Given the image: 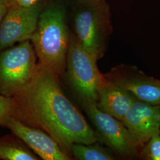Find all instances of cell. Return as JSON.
<instances>
[{
  "label": "cell",
  "mask_w": 160,
  "mask_h": 160,
  "mask_svg": "<svg viewBox=\"0 0 160 160\" xmlns=\"http://www.w3.org/2000/svg\"><path fill=\"white\" fill-rule=\"evenodd\" d=\"M40 1V0H16V1L12 4L23 8H32L38 6Z\"/></svg>",
  "instance_id": "2e32d148"
},
{
  "label": "cell",
  "mask_w": 160,
  "mask_h": 160,
  "mask_svg": "<svg viewBox=\"0 0 160 160\" xmlns=\"http://www.w3.org/2000/svg\"><path fill=\"white\" fill-rule=\"evenodd\" d=\"M75 36L81 45L96 58L106 53L113 28L106 0L81 1L74 17Z\"/></svg>",
  "instance_id": "3957f363"
},
{
  "label": "cell",
  "mask_w": 160,
  "mask_h": 160,
  "mask_svg": "<svg viewBox=\"0 0 160 160\" xmlns=\"http://www.w3.org/2000/svg\"><path fill=\"white\" fill-rule=\"evenodd\" d=\"M81 1H88V0H81Z\"/></svg>",
  "instance_id": "ffe728a7"
},
{
  "label": "cell",
  "mask_w": 160,
  "mask_h": 160,
  "mask_svg": "<svg viewBox=\"0 0 160 160\" xmlns=\"http://www.w3.org/2000/svg\"><path fill=\"white\" fill-rule=\"evenodd\" d=\"M59 75L38 62L30 85L14 98L15 118L27 126L45 132L72 158L73 143L91 144L100 137L65 96Z\"/></svg>",
  "instance_id": "6da1fadb"
},
{
  "label": "cell",
  "mask_w": 160,
  "mask_h": 160,
  "mask_svg": "<svg viewBox=\"0 0 160 160\" xmlns=\"http://www.w3.org/2000/svg\"><path fill=\"white\" fill-rule=\"evenodd\" d=\"M16 104L13 97L0 94V126L5 127L6 122L11 118H15Z\"/></svg>",
  "instance_id": "9a60e30c"
},
{
  "label": "cell",
  "mask_w": 160,
  "mask_h": 160,
  "mask_svg": "<svg viewBox=\"0 0 160 160\" xmlns=\"http://www.w3.org/2000/svg\"><path fill=\"white\" fill-rule=\"evenodd\" d=\"M7 1L8 4V2H10V3H12V4L16 1V0H7Z\"/></svg>",
  "instance_id": "ac0fdd59"
},
{
  "label": "cell",
  "mask_w": 160,
  "mask_h": 160,
  "mask_svg": "<svg viewBox=\"0 0 160 160\" xmlns=\"http://www.w3.org/2000/svg\"><path fill=\"white\" fill-rule=\"evenodd\" d=\"M159 134L160 135V129H159Z\"/></svg>",
  "instance_id": "d6986e66"
},
{
  "label": "cell",
  "mask_w": 160,
  "mask_h": 160,
  "mask_svg": "<svg viewBox=\"0 0 160 160\" xmlns=\"http://www.w3.org/2000/svg\"><path fill=\"white\" fill-rule=\"evenodd\" d=\"M138 156L146 160H160V135L152 136L139 151Z\"/></svg>",
  "instance_id": "5bb4252c"
},
{
  "label": "cell",
  "mask_w": 160,
  "mask_h": 160,
  "mask_svg": "<svg viewBox=\"0 0 160 160\" xmlns=\"http://www.w3.org/2000/svg\"><path fill=\"white\" fill-rule=\"evenodd\" d=\"M5 128L22 139L40 159L44 160H70L72 158L45 132L27 126L11 118Z\"/></svg>",
  "instance_id": "30bf717a"
},
{
  "label": "cell",
  "mask_w": 160,
  "mask_h": 160,
  "mask_svg": "<svg viewBox=\"0 0 160 160\" xmlns=\"http://www.w3.org/2000/svg\"><path fill=\"white\" fill-rule=\"evenodd\" d=\"M103 75L138 100L160 105V80L147 75L137 67L120 63Z\"/></svg>",
  "instance_id": "52a82bcc"
},
{
  "label": "cell",
  "mask_w": 160,
  "mask_h": 160,
  "mask_svg": "<svg viewBox=\"0 0 160 160\" xmlns=\"http://www.w3.org/2000/svg\"><path fill=\"white\" fill-rule=\"evenodd\" d=\"M98 142L91 144L73 143L71 147L72 159L77 160H116L114 153L100 145Z\"/></svg>",
  "instance_id": "4fadbf2b"
},
{
  "label": "cell",
  "mask_w": 160,
  "mask_h": 160,
  "mask_svg": "<svg viewBox=\"0 0 160 160\" xmlns=\"http://www.w3.org/2000/svg\"><path fill=\"white\" fill-rule=\"evenodd\" d=\"M69 38L63 7L52 6L40 12L30 39L39 63L59 76L63 75Z\"/></svg>",
  "instance_id": "7a4b0ae2"
},
{
  "label": "cell",
  "mask_w": 160,
  "mask_h": 160,
  "mask_svg": "<svg viewBox=\"0 0 160 160\" xmlns=\"http://www.w3.org/2000/svg\"><path fill=\"white\" fill-rule=\"evenodd\" d=\"M39 6L23 8L12 4L0 25V52L17 42L30 40L41 12Z\"/></svg>",
  "instance_id": "ba28073f"
},
{
  "label": "cell",
  "mask_w": 160,
  "mask_h": 160,
  "mask_svg": "<svg viewBox=\"0 0 160 160\" xmlns=\"http://www.w3.org/2000/svg\"><path fill=\"white\" fill-rule=\"evenodd\" d=\"M135 99L129 92L106 79L103 75L96 103L101 110L121 122Z\"/></svg>",
  "instance_id": "8fae6325"
},
{
  "label": "cell",
  "mask_w": 160,
  "mask_h": 160,
  "mask_svg": "<svg viewBox=\"0 0 160 160\" xmlns=\"http://www.w3.org/2000/svg\"><path fill=\"white\" fill-rule=\"evenodd\" d=\"M8 4L7 0H0V25L8 12Z\"/></svg>",
  "instance_id": "e0dca14e"
},
{
  "label": "cell",
  "mask_w": 160,
  "mask_h": 160,
  "mask_svg": "<svg viewBox=\"0 0 160 160\" xmlns=\"http://www.w3.org/2000/svg\"><path fill=\"white\" fill-rule=\"evenodd\" d=\"M86 114L96 128L100 142L114 154L125 158L138 156L139 148L123 124L101 110L94 102H81Z\"/></svg>",
  "instance_id": "8992f818"
},
{
  "label": "cell",
  "mask_w": 160,
  "mask_h": 160,
  "mask_svg": "<svg viewBox=\"0 0 160 160\" xmlns=\"http://www.w3.org/2000/svg\"><path fill=\"white\" fill-rule=\"evenodd\" d=\"M97 61L81 45L75 34L70 35L65 72L80 102L97 103L103 78Z\"/></svg>",
  "instance_id": "5b68a950"
},
{
  "label": "cell",
  "mask_w": 160,
  "mask_h": 160,
  "mask_svg": "<svg viewBox=\"0 0 160 160\" xmlns=\"http://www.w3.org/2000/svg\"><path fill=\"white\" fill-rule=\"evenodd\" d=\"M0 94L15 97L28 88L38 68L30 40L0 52Z\"/></svg>",
  "instance_id": "277c9868"
},
{
  "label": "cell",
  "mask_w": 160,
  "mask_h": 160,
  "mask_svg": "<svg viewBox=\"0 0 160 160\" xmlns=\"http://www.w3.org/2000/svg\"><path fill=\"white\" fill-rule=\"evenodd\" d=\"M0 159L4 160H38L40 158L16 135L0 137Z\"/></svg>",
  "instance_id": "7c38bea8"
},
{
  "label": "cell",
  "mask_w": 160,
  "mask_h": 160,
  "mask_svg": "<svg viewBox=\"0 0 160 160\" xmlns=\"http://www.w3.org/2000/svg\"><path fill=\"white\" fill-rule=\"evenodd\" d=\"M121 122L141 149L152 136L159 133L160 105L135 99Z\"/></svg>",
  "instance_id": "9c48e42d"
}]
</instances>
